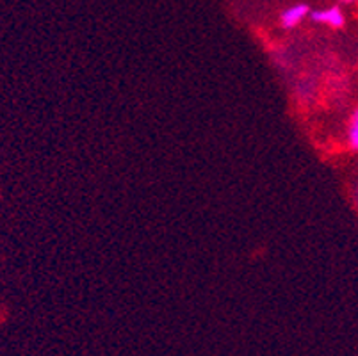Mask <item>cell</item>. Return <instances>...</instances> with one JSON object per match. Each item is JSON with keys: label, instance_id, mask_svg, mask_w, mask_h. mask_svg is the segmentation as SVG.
Listing matches in <instances>:
<instances>
[{"label": "cell", "instance_id": "6da1fadb", "mask_svg": "<svg viewBox=\"0 0 358 356\" xmlns=\"http://www.w3.org/2000/svg\"><path fill=\"white\" fill-rule=\"evenodd\" d=\"M310 18L315 24H327L334 29H338L344 25V15L341 11V8H337V6L323 9V11H312Z\"/></svg>", "mask_w": 358, "mask_h": 356}, {"label": "cell", "instance_id": "277c9868", "mask_svg": "<svg viewBox=\"0 0 358 356\" xmlns=\"http://www.w3.org/2000/svg\"><path fill=\"white\" fill-rule=\"evenodd\" d=\"M344 4H353V2H358V0H343Z\"/></svg>", "mask_w": 358, "mask_h": 356}, {"label": "cell", "instance_id": "3957f363", "mask_svg": "<svg viewBox=\"0 0 358 356\" xmlns=\"http://www.w3.org/2000/svg\"><path fill=\"white\" fill-rule=\"evenodd\" d=\"M350 145L353 146L355 150H358V109L357 113L353 114V120H351L350 125Z\"/></svg>", "mask_w": 358, "mask_h": 356}, {"label": "cell", "instance_id": "7a4b0ae2", "mask_svg": "<svg viewBox=\"0 0 358 356\" xmlns=\"http://www.w3.org/2000/svg\"><path fill=\"white\" fill-rule=\"evenodd\" d=\"M308 13H310V8H308L307 4H296L292 6V8L285 9V11L282 13V16H280L282 27L285 29L296 27V25H298L299 22L308 15Z\"/></svg>", "mask_w": 358, "mask_h": 356}]
</instances>
